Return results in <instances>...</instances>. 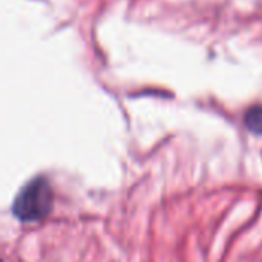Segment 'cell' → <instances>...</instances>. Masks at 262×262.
Returning a JSON list of instances; mask_svg holds the SVG:
<instances>
[{
    "instance_id": "7a4b0ae2",
    "label": "cell",
    "mask_w": 262,
    "mask_h": 262,
    "mask_svg": "<svg viewBox=\"0 0 262 262\" xmlns=\"http://www.w3.org/2000/svg\"><path fill=\"white\" fill-rule=\"evenodd\" d=\"M244 123L250 132L262 137V106H255L250 111H247Z\"/></svg>"
},
{
    "instance_id": "6da1fadb",
    "label": "cell",
    "mask_w": 262,
    "mask_h": 262,
    "mask_svg": "<svg viewBox=\"0 0 262 262\" xmlns=\"http://www.w3.org/2000/svg\"><path fill=\"white\" fill-rule=\"evenodd\" d=\"M54 207V192L45 177H35L26 183L17 193L12 204V213L23 223L45 220Z\"/></svg>"
}]
</instances>
